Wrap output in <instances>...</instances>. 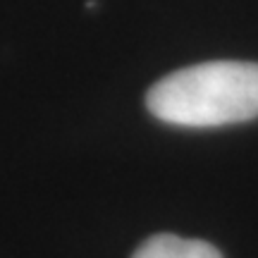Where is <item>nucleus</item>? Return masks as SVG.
Returning a JSON list of instances; mask_svg holds the SVG:
<instances>
[{"instance_id": "1", "label": "nucleus", "mask_w": 258, "mask_h": 258, "mask_svg": "<svg viewBox=\"0 0 258 258\" xmlns=\"http://www.w3.org/2000/svg\"><path fill=\"white\" fill-rule=\"evenodd\" d=\"M158 120L179 127H222L258 117V62L215 60L163 77L146 96Z\"/></svg>"}, {"instance_id": "2", "label": "nucleus", "mask_w": 258, "mask_h": 258, "mask_svg": "<svg viewBox=\"0 0 258 258\" xmlns=\"http://www.w3.org/2000/svg\"><path fill=\"white\" fill-rule=\"evenodd\" d=\"M132 258H222L208 241L184 239L177 234H156L146 239Z\"/></svg>"}]
</instances>
